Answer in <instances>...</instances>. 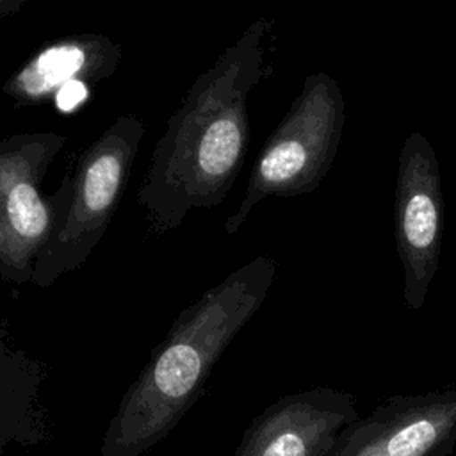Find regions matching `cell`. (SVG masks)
Listing matches in <instances>:
<instances>
[{"label": "cell", "instance_id": "obj_1", "mask_svg": "<svg viewBox=\"0 0 456 456\" xmlns=\"http://www.w3.org/2000/svg\"><path fill=\"white\" fill-rule=\"evenodd\" d=\"M273 23L256 18L187 89L157 141L137 191L146 233L166 235L230 192L249 144L251 91L265 75Z\"/></svg>", "mask_w": 456, "mask_h": 456}, {"label": "cell", "instance_id": "obj_2", "mask_svg": "<svg viewBox=\"0 0 456 456\" xmlns=\"http://www.w3.org/2000/svg\"><path fill=\"white\" fill-rule=\"evenodd\" d=\"M274 276L276 260L255 256L176 317L125 394L100 456H139L178 424L226 346L264 303Z\"/></svg>", "mask_w": 456, "mask_h": 456}, {"label": "cell", "instance_id": "obj_3", "mask_svg": "<svg viewBox=\"0 0 456 456\" xmlns=\"http://www.w3.org/2000/svg\"><path fill=\"white\" fill-rule=\"evenodd\" d=\"M344 126L346 100L337 80L324 71L308 75L264 142L244 196L224 221L226 235H235L265 198H290L315 191L331 169Z\"/></svg>", "mask_w": 456, "mask_h": 456}, {"label": "cell", "instance_id": "obj_4", "mask_svg": "<svg viewBox=\"0 0 456 456\" xmlns=\"http://www.w3.org/2000/svg\"><path fill=\"white\" fill-rule=\"evenodd\" d=\"M142 135V119L123 114L77 157L64 217L34 264V283H53L93 253L125 194Z\"/></svg>", "mask_w": 456, "mask_h": 456}, {"label": "cell", "instance_id": "obj_5", "mask_svg": "<svg viewBox=\"0 0 456 456\" xmlns=\"http://www.w3.org/2000/svg\"><path fill=\"white\" fill-rule=\"evenodd\" d=\"M66 135L25 132L0 139V274L9 281L32 280L34 264L57 232L71 194V169L52 194L41 183Z\"/></svg>", "mask_w": 456, "mask_h": 456}, {"label": "cell", "instance_id": "obj_6", "mask_svg": "<svg viewBox=\"0 0 456 456\" xmlns=\"http://www.w3.org/2000/svg\"><path fill=\"white\" fill-rule=\"evenodd\" d=\"M444 192L438 157L422 132H411L399 151L394 192V237L404 271L403 297L420 310L440 265Z\"/></svg>", "mask_w": 456, "mask_h": 456}, {"label": "cell", "instance_id": "obj_7", "mask_svg": "<svg viewBox=\"0 0 456 456\" xmlns=\"http://www.w3.org/2000/svg\"><path fill=\"white\" fill-rule=\"evenodd\" d=\"M456 388L397 394L347 424L324 456H451Z\"/></svg>", "mask_w": 456, "mask_h": 456}, {"label": "cell", "instance_id": "obj_8", "mask_svg": "<svg viewBox=\"0 0 456 456\" xmlns=\"http://www.w3.org/2000/svg\"><path fill=\"white\" fill-rule=\"evenodd\" d=\"M358 417L351 392L321 385L289 394L249 424L232 456H324Z\"/></svg>", "mask_w": 456, "mask_h": 456}, {"label": "cell", "instance_id": "obj_9", "mask_svg": "<svg viewBox=\"0 0 456 456\" xmlns=\"http://www.w3.org/2000/svg\"><path fill=\"white\" fill-rule=\"evenodd\" d=\"M123 57L121 46L105 34H73L37 48L2 86L14 107L45 103L75 84L109 78Z\"/></svg>", "mask_w": 456, "mask_h": 456}, {"label": "cell", "instance_id": "obj_10", "mask_svg": "<svg viewBox=\"0 0 456 456\" xmlns=\"http://www.w3.org/2000/svg\"><path fill=\"white\" fill-rule=\"evenodd\" d=\"M27 0H0V16H7L18 12Z\"/></svg>", "mask_w": 456, "mask_h": 456}]
</instances>
